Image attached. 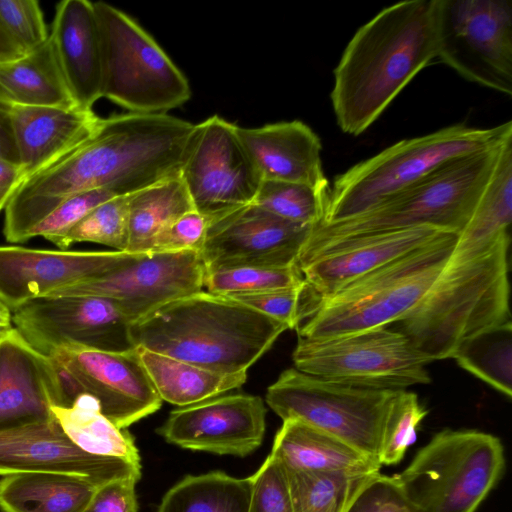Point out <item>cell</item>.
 I'll use <instances>...</instances> for the list:
<instances>
[{
    "label": "cell",
    "instance_id": "obj_1",
    "mask_svg": "<svg viewBox=\"0 0 512 512\" xmlns=\"http://www.w3.org/2000/svg\"><path fill=\"white\" fill-rule=\"evenodd\" d=\"M195 128L166 113L100 118L86 140L19 186L5 207V236L27 241L30 230L73 194L104 188L126 196L179 177Z\"/></svg>",
    "mask_w": 512,
    "mask_h": 512
},
{
    "label": "cell",
    "instance_id": "obj_2",
    "mask_svg": "<svg viewBox=\"0 0 512 512\" xmlns=\"http://www.w3.org/2000/svg\"><path fill=\"white\" fill-rule=\"evenodd\" d=\"M436 0L390 5L361 26L334 69L330 94L342 132L358 136L437 57Z\"/></svg>",
    "mask_w": 512,
    "mask_h": 512
},
{
    "label": "cell",
    "instance_id": "obj_3",
    "mask_svg": "<svg viewBox=\"0 0 512 512\" xmlns=\"http://www.w3.org/2000/svg\"><path fill=\"white\" fill-rule=\"evenodd\" d=\"M288 328L232 298L200 291L131 324L136 347L221 373L247 372Z\"/></svg>",
    "mask_w": 512,
    "mask_h": 512
},
{
    "label": "cell",
    "instance_id": "obj_4",
    "mask_svg": "<svg viewBox=\"0 0 512 512\" xmlns=\"http://www.w3.org/2000/svg\"><path fill=\"white\" fill-rule=\"evenodd\" d=\"M509 244L510 236L478 255L449 258L421 302L395 329L434 361L452 358L468 338L510 320Z\"/></svg>",
    "mask_w": 512,
    "mask_h": 512
},
{
    "label": "cell",
    "instance_id": "obj_5",
    "mask_svg": "<svg viewBox=\"0 0 512 512\" xmlns=\"http://www.w3.org/2000/svg\"><path fill=\"white\" fill-rule=\"evenodd\" d=\"M511 138L444 163L364 213L314 226L298 266L327 245L370 234L421 226L459 234L471 218L504 144Z\"/></svg>",
    "mask_w": 512,
    "mask_h": 512
},
{
    "label": "cell",
    "instance_id": "obj_6",
    "mask_svg": "<svg viewBox=\"0 0 512 512\" xmlns=\"http://www.w3.org/2000/svg\"><path fill=\"white\" fill-rule=\"evenodd\" d=\"M457 238V233L448 232L323 298L297 329L298 337L326 339L401 321L427 294Z\"/></svg>",
    "mask_w": 512,
    "mask_h": 512
},
{
    "label": "cell",
    "instance_id": "obj_7",
    "mask_svg": "<svg viewBox=\"0 0 512 512\" xmlns=\"http://www.w3.org/2000/svg\"><path fill=\"white\" fill-rule=\"evenodd\" d=\"M512 136V121L491 128L463 123L405 139L357 163L335 178L324 220L355 217L397 194L444 163L492 147Z\"/></svg>",
    "mask_w": 512,
    "mask_h": 512
},
{
    "label": "cell",
    "instance_id": "obj_8",
    "mask_svg": "<svg viewBox=\"0 0 512 512\" xmlns=\"http://www.w3.org/2000/svg\"><path fill=\"white\" fill-rule=\"evenodd\" d=\"M504 465V448L494 435L445 429L392 477L413 512H475Z\"/></svg>",
    "mask_w": 512,
    "mask_h": 512
},
{
    "label": "cell",
    "instance_id": "obj_9",
    "mask_svg": "<svg viewBox=\"0 0 512 512\" xmlns=\"http://www.w3.org/2000/svg\"><path fill=\"white\" fill-rule=\"evenodd\" d=\"M93 5L101 41V98L139 114H164L190 99L187 78L147 31L110 4Z\"/></svg>",
    "mask_w": 512,
    "mask_h": 512
},
{
    "label": "cell",
    "instance_id": "obj_10",
    "mask_svg": "<svg viewBox=\"0 0 512 512\" xmlns=\"http://www.w3.org/2000/svg\"><path fill=\"white\" fill-rule=\"evenodd\" d=\"M292 359L301 372L362 388L403 390L431 382L426 367L432 360L390 327L326 339L298 337Z\"/></svg>",
    "mask_w": 512,
    "mask_h": 512
},
{
    "label": "cell",
    "instance_id": "obj_11",
    "mask_svg": "<svg viewBox=\"0 0 512 512\" xmlns=\"http://www.w3.org/2000/svg\"><path fill=\"white\" fill-rule=\"evenodd\" d=\"M397 390L322 379L294 368L268 387L266 402L282 419H296L377 459L381 431Z\"/></svg>",
    "mask_w": 512,
    "mask_h": 512
},
{
    "label": "cell",
    "instance_id": "obj_12",
    "mask_svg": "<svg viewBox=\"0 0 512 512\" xmlns=\"http://www.w3.org/2000/svg\"><path fill=\"white\" fill-rule=\"evenodd\" d=\"M437 57L465 79L512 95V1L436 0Z\"/></svg>",
    "mask_w": 512,
    "mask_h": 512
},
{
    "label": "cell",
    "instance_id": "obj_13",
    "mask_svg": "<svg viewBox=\"0 0 512 512\" xmlns=\"http://www.w3.org/2000/svg\"><path fill=\"white\" fill-rule=\"evenodd\" d=\"M49 358L62 383L64 407L70 406L79 395L88 394L97 400L101 412L121 429L161 407L162 400L137 348L108 352L66 345Z\"/></svg>",
    "mask_w": 512,
    "mask_h": 512
},
{
    "label": "cell",
    "instance_id": "obj_14",
    "mask_svg": "<svg viewBox=\"0 0 512 512\" xmlns=\"http://www.w3.org/2000/svg\"><path fill=\"white\" fill-rule=\"evenodd\" d=\"M236 128L217 115L196 124L181 169L194 210L209 221L252 203L262 182Z\"/></svg>",
    "mask_w": 512,
    "mask_h": 512
},
{
    "label": "cell",
    "instance_id": "obj_15",
    "mask_svg": "<svg viewBox=\"0 0 512 512\" xmlns=\"http://www.w3.org/2000/svg\"><path fill=\"white\" fill-rule=\"evenodd\" d=\"M12 313L15 328L47 357L66 345L108 352L137 348L131 337V323L108 298L46 296L30 300Z\"/></svg>",
    "mask_w": 512,
    "mask_h": 512
},
{
    "label": "cell",
    "instance_id": "obj_16",
    "mask_svg": "<svg viewBox=\"0 0 512 512\" xmlns=\"http://www.w3.org/2000/svg\"><path fill=\"white\" fill-rule=\"evenodd\" d=\"M205 271L199 251L136 254L120 267L49 296L108 298L133 324L169 302L202 291Z\"/></svg>",
    "mask_w": 512,
    "mask_h": 512
},
{
    "label": "cell",
    "instance_id": "obj_17",
    "mask_svg": "<svg viewBox=\"0 0 512 512\" xmlns=\"http://www.w3.org/2000/svg\"><path fill=\"white\" fill-rule=\"evenodd\" d=\"M313 227L250 203L209 222L200 255L206 271L292 266L298 263Z\"/></svg>",
    "mask_w": 512,
    "mask_h": 512
},
{
    "label": "cell",
    "instance_id": "obj_18",
    "mask_svg": "<svg viewBox=\"0 0 512 512\" xmlns=\"http://www.w3.org/2000/svg\"><path fill=\"white\" fill-rule=\"evenodd\" d=\"M265 417L259 396H217L171 411L157 433L183 449L245 457L262 444Z\"/></svg>",
    "mask_w": 512,
    "mask_h": 512
},
{
    "label": "cell",
    "instance_id": "obj_19",
    "mask_svg": "<svg viewBox=\"0 0 512 512\" xmlns=\"http://www.w3.org/2000/svg\"><path fill=\"white\" fill-rule=\"evenodd\" d=\"M136 254L0 245V299L13 312L24 303L120 267Z\"/></svg>",
    "mask_w": 512,
    "mask_h": 512
},
{
    "label": "cell",
    "instance_id": "obj_20",
    "mask_svg": "<svg viewBox=\"0 0 512 512\" xmlns=\"http://www.w3.org/2000/svg\"><path fill=\"white\" fill-rule=\"evenodd\" d=\"M51 471L86 478L97 486L117 479L141 478V465L93 455L75 446L56 419L0 430V475Z\"/></svg>",
    "mask_w": 512,
    "mask_h": 512
},
{
    "label": "cell",
    "instance_id": "obj_21",
    "mask_svg": "<svg viewBox=\"0 0 512 512\" xmlns=\"http://www.w3.org/2000/svg\"><path fill=\"white\" fill-rule=\"evenodd\" d=\"M51 406H65L59 374L14 327L0 339V430L51 422Z\"/></svg>",
    "mask_w": 512,
    "mask_h": 512
},
{
    "label": "cell",
    "instance_id": "obj_22",
    "mask_svg": "<svg viewBox=\"0 0 512 512\" xmlns=\"http://www.w3.org/2000/svg\"><path fill=\"white\" fill-rule=\"evenodd\" d=\"M448 232L421 226L345 239L323 247L299 268L323 299Z\"/></svg>",
    "mask_w": 512,
    "mask_h": 512
},
{
    "label": "cell",
    "instance_id": "obj_23",
    "mask_svg": "<svg viewBox=\"0 0 512 512\" xmlns=\"http://www.w3.org/2000/svg\"><path fill=\"white\" fill-rule=\"evenodd\" d=\"M236 130L262 180L329 190L322 167L320 138L305 123L294 120L256 128L237 126Z\"/></svg>",
    "mask_w": 512,
    "mask_h": 512
},
{
    "label": "cell",
    "instance_id": "obj_24",
    "mask_svg": "<svg viewBox=\"0 0 512 512\" xmlns=\"http://www.w3.org/2000/svg\"><path fill=\"white\" fill-rule=\"evenodd\" d=\"M49 36L76 105L92 110L101 98L102 84L101 41L93 2H59Z\"/></svg>",
    "mask_w": 512,
    "mask_h": 512
},
{
    "label": "cell",
    "instance_id": "obj_25",
    "mask_svg": "<svg viewBox=\"0 0 512 512\" xmlns=\"http://www.w3.org/2000/svg\"><path fill=\"white\" fill-rule=\"evenodd\" d=\"M10 118L25 180L86 140L100 120L93 110L79 107L14 104Z\"/></svg>",
    "mask_w": 512,
    "mask_h": 512
},
{
    "label": "cell",
    "instance_id": "obj_26",
    "mask_svg": "<svg viewBox=\"0 0 512 512\" xmlns=\"http://www.w3.org/2000/svg\"><path fill=\"white\" fill-rule=\"evenodd\" d=\"M270 455L292 471L373 474L381 468L376 459L296 419L283 420Z\"/></svg>",
    "mask_w": 512,
    "mask_h": 512
},
{
    "label": "cell",
    "instance_id": "obj_27",
    "mask_svg": "<svg viewBox=\"0 0 512 512\" xmlns=\"http://www.w3.org/2000/svg\"><path fill=\"white\" fill-rule=\"evenodd\" d=\"M98 486L76 475L30 471L0 480L1 512H82Z\"/></svg>",
    "mask_w": 512,
    "mask_h": 512
},
{
    "label": "cell",
    "instance_id": "obj_28",
    "mask_svg": "<svg viewBox=\"0 0 512 512\" xmlns=\"http://www.w3.org/2000/svg\"><path fill=\"white\" fill-rule=\"evenodd\" d=\"M512 221V138L503 146L492 175L467 225L458 234L451 260L478 255L505 237Z\"/></svg>",
    "mask_w": 512,
    "mask_h": 512
},
{
    "label": "cell",
    "instance_id": "obj_29",
    "mask_svg": "<svg viewBox=\"0 0 512 512\" xmlns=\"http://www.w3.org/2000/svg\"><path fill=\"white\" fill-rule=\"evenodd\" d=\"M0 90L14 105L78 107L50 39L22 57L0 63Z\"/></svg>",
    "mask_w": 512,
    "mask_h": 512
},
{
    "label": "cell",
    "instance_id": "obj_30",
    "mask_svg": "<svg viewBox=\"0 0 512 512\" xmlns=\"http://www.w3.org/2000/svg\"><path fill=\"white\" fill-rule=\"evenodd\" d=\"M141 362L161 400L193 405L241 387L247 372L221 373L137 347Z\"/></svg>",
    "mask_w": 512,
    "mask_h": 512
},
{
    "label": "cell",
    "instance_id": "obj_31",
    "mask_svg": "<svg viewBox=\"0 0 512 512\" xmlns=\"http://www.w3.org/2000/svg\"><path fill=\"white\" fill-rule=\"evenodd\" d=\"M51 411L65 436L84 452L141 465L132 435L110 421L92 396L81 394L70 406H51Z\"/></svg>",
    "mask_w": 512,
    "mask_h": 512
},
{
    "label": "cell",
    "instance_id": "obj_32",
    "mask_svg": "<svg viewBox=\"0 0 512 512\" xmlns=\"http://www.w3.org/2000/svg\"><path fill=\"white\" fill-rule=\"evenodd\" d=\"M193 209L180 176L131 194L128 205L129 237L126 252L150 253L158 233Z\"/></svg>",
    "mask_w": 512,
    "mask_h": 512
},
{
    "label": "cell",
    "instance_id": "obj_33",
    "mask_svg": "<svg viewBox=\"0 0 512 512\" xmlns=\"http://www.w3.org/2000/svg\"><path fill=\"white\" fill-rule=\"evenodd\" d=\"M252 480L222 471L187 475L163 496L157 512H248Z\"/></svg>",
    "mask_w": 512,
    "mask_h": 512
},
{
    "label": "cell",
    "instance_id": "obj_34",
    "mask_svg": "<svg viewBox=\"0 0 512 512\" xmlns=\"http://www.w3.org/2000/svg\"><path fill=\"white\" fill-rule=\"evenodd\" d=\"M452 358L461 368L511 398V319L468 338L461 343Z\"/></svg>",
    "mask_w": 512,
    "mask_h": 512
},
{
    "label": "cell",
    "instance_id": "obj_35",
    "mask_svg": "<svg viewBox=\"0 0 512 512\" xmlns=\"http://www.w3.org/2000/svg\"><path fill=\"white\" fill-rule=\"evenodd\" d=\"M284 468V467H283ZM293 512H346L376 474L286 470Z\"/></svg>",
    "mask_w": 512,
    "mask_h": 512
},
{
    "label": "cell",
    "instance_id": "obj_36",
    "mask_svg": "<svg viewBox=\"0 0 512 512\" xmlns=\"http://www.w3.org/2000/svg\"><path fill=\"white\" fill-rule=\"evenodd\" d=\"M328 195L329 190L306 184L262 180L252 203L285 220L316 226L325 218Z\"/></svg>",
    "mask_w": 512,
    "mask_h": 512
},
{
    "label": "cell",
    "instance_id": "obj_37",
    "mask_svg": "<svg viewBox=\"0 0 512 512\" xmlns=\"http://www.w3.org/2000/svg\"><path fill=\"white\" fill-rule=\"evenodd\" d=\"M305 281L299 266H235L205 271L204 287L218 295L253 294L298 286Z\"/></svg>",
    "mask_w": 512,
    "mask_h": 512
},
{
    "label": "cell",
    "instance_id": "obj_38",
    "mask_svg": "<svg viewBox=\"0 0 512 512\" xmlns=\"http://www.w3.org/2000/svg\"><path fill=\"white\" fill-rule=\"evenodd\" d=\"M129 196H116L95 207L67 232L57 247L67 250L77 242H93L126 252Z\"/></svg>",
    "mask_w": 512,
    "mask_h": 512
},
{
    "label": "cell",
    "instance_id": "obj_39",
    "mask_svg": "<svg viewBox=\"0 0 512 512\" xmlns=\"http://www.w3.org/2000/svg\"><path fill=\"white\" fill-rule=\"evenodd\" d=\"M428 411L417 394L397 390L384 419L377 459L380 465L399 463L417 437V428Z\"/></svg>",
    "mask_w": 512,
    "mask_h": 512
},
{
    "label": "cell",
    "instance_id": "obj_40",
    "mask_svg": "<svg viewBox=\"0 0 512 512\" xmlns=\"http://www.w3.org/2000/svg\"><path fill=\"white\" fill-rule=\"evenodd\" d=\"M227 296L296 330L315 313L322 300L306 280L291 288Z\"/></svg>",
    "mask_w": 512,
    "mask_h": 512
},
{
    "label": "cell",
    "instance_id": "obj_41",
    "mask_svg": "<svg viewBox=\"0 0 512 512\" xmlns=\"http://www.w3.org/2000/svg\"><path fill=\"white\" fill-rule=\"evenodd\" d=\"M113 197L116 196L104 188L71 195L30 230L28 240L41 236L58 246L73 226L95 207Z\"/></svg>",
    "mask_w": 512,
    "mask_h": 512
},
{
    "label": "cell",
    "instance_id": "obj_42",
    "mask_svg": "<svg viewBox=\"0 0 512 512\" xmlns=\"http://www.w3.org/2000/svg\"><path fill=\"white\" fill-rule=\"evenodd\" d=\"M0 23L25 53L39 47L49 37L36 0H0Z\"/></svg>",
    "mask_w": 512,
    "mask_h": 512
},
{
    "label": "cell",
    "instance_id": "obj_43",
    "mask_svg": "<svg viewBox=\"0 0 512 512\" xmlns=\"http://www.w3.org/2000/svg\"><path fill=\"white\" fill-rule=\"evenodd\" d=\"M250 478L252 494L248 512H293L285 469L272 455H268Z\"/></svg>",
    "mask_w": 512,
    "mask_h": 512
},
{
    "label": "cell",
    "instance_id": "obj_44",
    "mask_svg": "<svg viewBox=\"0 0 512 512\" xmlns=\"http://www.w3.org/2000/svg\"><path fill=\"white\" fill-rule=\"evenodd\" d=\"M209 222L194 209L183 214L158 233L150 252H200Z\"/></svg>",
    "mask_w": 512,
    "mask_h": 512
},
{
    "label": "cell",
    "instance_id": "obj_45",
    "mask_svg": "<svg viewBox=\"0 0 512 512\" xmlns=\"http://www.w3.org/2000/svg\"><path fill=\"white\" fill-rule=\"evenodd\" d=\"M346 512H413L392 476L374 475Z\"/></svg>",
    "mask_w": 512,
    "mask_h": 512
},
{
    "label": "cell",
    "instance_id": "obj_46",
    "mask_svg": "<svg viewBox=\"0 0 512 512\" xmlns=\"http://www.w3.org/2000/svg\"><path fill=\"white\" fill-rule=\"evenodd\" d=\"M136 483L117 479L98 486L82 512H137Z\"/></svg>",
    "mask_w": 512,
    "mask_h": 512
},
{
    "label": "cell",
    "instance_id": "obj_47",
    "mask_svg": "<svg viewBox=\"0 0 512 512\" xmlns=\"http://www.w3.org/2000/svg\"><path fill=\"white\" fill-rule=\"evenodd\" d=\"M25 176L18 163L0 157V211L24 182Z\"/></svg>",
    "mask_w": 512,
    "mask_h": 512
},
{
    "label": "cell",
    "instance_id": "obj_48",
    "mask_svg": "<svg viewBox=\"0 0 512 512\" xmlns=\"http://www.w3.org/2000/svg\"><path fill=\"white\" fill-rule=\"evenodd\" d=\"M12 105L0 90V157L19 164L11 127Z\"/></svg>",
    "mask_w": 512,
    "mask_h": 512
},
{
    "label": "cell",
    "instance_id": "obj_49",
    "mask_svg": "<svg viewBox=\"0 0 512 512\" xmlns=\"http://www.w3.org/2000/svg\"><path fill=\"white\" fill-rule=\"evenodd\" d=\"M24 50L13 40L0 23V63L22 57Z\"/></svg>",
    "mask_w": 512,
    "mask_h": 512
},
{
    "label": "cell",
    "instance_id": "obj_50",
    "mask_svg": "<svg viewBox=\"0 0 512 512\" xmlns=\"http://www.w3.org/2000/svg\"><path fill=\"white\" fill-rule=\"evenodd\" d=\"M12 324V311L0 299V338L14 328Z\"/></svg>",
    "mask_w": 512,
    "mask_h": 512
},
{
    "label": "cell",
    "instance_id": "obj_51",
    "mask_svg": "<svg viewBox=\"0 0 512 512\" xmlns=\"http://www.w3.org/2000/svg\"><path fill=\"white\" fill-rule=\"evenodd\" d=\"M1 338H2V337H1ZM1 338H0V339H1Z\"/></svg>",
    "mask_w": 512,
    "mask_h": 512
}]
</instances>
